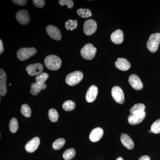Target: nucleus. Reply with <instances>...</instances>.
Here are the masks:
<instances>
[{
    "mask_svg": "<svg viewBox=\"0 0 160 160\" xmlns=\"http://www.w3.org/2000/svg\"><path fill=\"white\" fill-rule=\"evenodd\" d=\"M16 18L20 24L23 25H27L30 21V18L28 12L24 9L18 12L16 15Z\"/></svg>",
    "mask_w": 160,
    "mask_h": 160,
    "instance_id": "10",
    "label": "nucleus"
},
{
    "mask_svg": "<svg viewBox=\"0 0 160 160\" xmlns=\"http://www.w3.org/2000/svg\"><path fill=\"white\" fill-rule=\"evenodd\" d=\"M9 86H11V84H9Z\"/></svg>",
    "mask_w": 160,
    "mask_h": 160,
    "instance_id": "39",
    "label": "nucleus"
},
{
    "mask_svg": "<svg viewBox=\"0 0 160 160\" xmlns=\"http://www.w3.org/2000/svg\"><path fill=\"white\" fill-rule=\"evenodd\" d=\"M37 52L36 49L33 47L21 48L17 52V57L20 61H24L33 56Z\"/></svg>",
    "mask_w": 160,
    "mask_h": 160,
    "instance_id": "5",
    "label": "nucleus"
},
{
    "mask_svg": "<svg viewBox=\"0 0 160 160\" xmlns=\"http://www.w3.org/2000/svg\"><path fill=\"white\" fill-rule=\"evenodd\" d=\"M4 51V47L2 40H0V54H2Z\"/></svg>",
    "mask_w": 160,
    "mask_h": 160,
    "instance_id": "35",
    "label": "nucleus"
},
{
    "mask_svg": "<svg viewBox=\"0 0 160 160\" xmlns=\"http://www.w3.org/2000/svg\"><path fill=\"white\" fill-rule=\"evenodd\" d=\"M97 49L92 44H87L81 49L82 57L87 60H92L96 53Z\"/></svg>",
    "mask_w": 160,
    "mask_h": 160,
    "instance_id": "3",
    "label": "nucleus"
},
{
    "mask_svg": "<svg viewBox=\"0 0 160 160\" xmlns=\"http://www.w3.org/2000/svg\"><path fill=\"white\" fill-rule=\"evenodd\" d=\"M98 94L97 87L95 85H92L87 90L86 92V99L88 102H92L96 99Z\"/></svg>",
    "mask_w": 160,
    "mask_h": 160,
    "instance_id": "14",
    "label": "nucleus"
},
{
    "mask_svg": "<svg viewBox=\"0 0 160 160\" xmlns=\"http://www.w3.org/2000/svg\"><path fill=\"white\" fill-rule=\"evenodd\" d=\"M77 13L81 17L88 18L92 15L91 10L88 9H79L77 10Z\"/></svg>",
    "mask_w": 160,
    "mask_h": 160,
    "instance_id": "29",
    "label": "nucleus"
},
{
    "mask_svg": "<svg viewBox=\"0 0 160 160\" xmlns=\"http://www.w3.org/2000/svg\"><path fill=\"white\" fill-rule=\"evenodd\" d=\"M145 106L144 104L139 103V104H135L134 106L130 109V112L131 114H135V113H139L145 111Z\"/></svg>",
    "mask_w": 160,
    "mask_h": 160,
    "instance_id": "21",
    "label": "nucleus"
},
{
    "mask_svg": "<svg viewBox=\"0 0 160 160\" xmlns=\"http://www.w3.org/2000/svg\"><path fill=\"white\" fill-rule=\"evenodd\" d=\"M115 64L116 68L122 71H127L131 67L129 61L123 58H118Z\"/></svg>",
    "mask_w": 160,
    "mask_h": 160,
    "instance_id": "17",
    "label": "nucleus"
},
{
    "mask_svg": "<svg viewBox=\"0 0 160 160\" xmlns=\"http://www.w3.org/2000/svg\"><path fill=\"white\" fill-rule=\"evenodd\" d=\"M160 43V33H155L151 34L147 43V47L152 52L157 51Z\"/></svg>",
    "mask_w": 160,
    "mask_h": 160,
    "instance_id": "2",
    "label": "nucleus"
},
{
    "mask_svg": "<svg viewBox=\"0 0 160 160\" xmlns=\"http://www.w3.org/2000/svg\"><path fill=\"white\" fill-rule=\"evenodd\" d=\"M21 113L24 116L27 118H30L31 116V109L28 105L23 104L21 107Z\"/></svg>",
    "mask_w": 160,
    "mask_h": 160,
    "instance_id": "30",
    "label": "nucleus"
},
{
    "mask_svg": "<svg viewBox=\"0 0 160 160\" xmlns=\"http://www.w3.org/2000/svg\"><path fill=\"white\" fill-rule=\"evenodd\" d=\"M46 88V84L39 85L36 82L33 83L32 84L31 88H30V93L32 95H37L39 93L41 90L45 89Z\"/></svg>",
    "mask_w": 160,
    "mask_h": 160,
    "instance_id": "20",
    "label": "nucleus"
},
{
    "mask_svg": "<svg viewBox=\"0 0 160 160\" xmlns=\"http://www.w3.org/2000/svg\"><path fill=\"white\" fill-rule=\"evenodd\" d=\"M83 78L82 72L76 71L69 73L66 76V82L70 86H74L79 84Z\"/></svg>",
    "mask_w": 160,
    "mask_h": 160,
    "instance_id": "4",
    "label": "nucleus"
},
{
    "mask_svg": "<svg viewBox=\"0 0 160 160\" xmlns=\"http://www.w3.org/2000/svg\"><path fill=\"white\" fill-rule=\"evenodd\" d=\"M145 117H146L145 111L141 113L131 114L128 117V122L131 125H137L142 122Z\"/></svg>",
    "mask_w": 160,
    "mask_h": 160,
    "instance_id": "12",
    "label": "nucleus"
},
{
    "mask_svg": "<svg viewBox=\"0 0 160 160\" xmlns=\"http://www.w3.org/2000/svg\"><path fill=\"white\" fill-rule=\"evenodd\" d=\"M103 133L104 132L102 128L100 127L95 128L89 134V139L93 142H98L102 137Z\"/></svg>",
    "mask_w": 160,
    "mask_h": 160,
    "instance_id": "16",
    "label": "nucleus"
},
{
    "mask_svg": "<svg viewBox=\"0 0 160 160\" xmlns=\"http://www.w3.org/2000/svg\"><path fill=\"white\" fill-rule=\"evenodd\" d=\"M48 115L49 119L52 122H57L59 118V114L57 111L54 109H49Z\"/></svg>",
    "mask_w": 160,
    "mask_h": 160,
    "instance_id": "27",
    "label": "nucleus"
},
{
    "mask_svg": "<svg viewBox=\"0 0 160 160\" xmlns=\"http://www.w3.org/2000/svg\"><path fill=\"white\" fill-rule=\"evenodd\" d=\"M43 66L41 63H36L31 64L27 66L26 71L28 74L31 76L38 75L42 73L43 71Z\"/></svg>",
    "mask_w": 160,
    "mask_h": 160,
    "instance_id": "8",
    "label": "nucleus"
},
{
    "mask_svg": "<svg viewBox=\"0 0 160 160\" xmlns=\"http://www.w3.org/2000/svg\"><path fill=\"white\" fill-rule=\"evenodd\" d=\"M45 64L49 70L55 71L60 69L62 65V60L59 57L54 55H50L45 58Z\"/></svg>",
    "mask_w": 160,
    "mask_h": 160,
    "instance_id": "1",
    "label": "nucleus"
},
{
    "mask_svg": "<svg viewBox=\"0 0 160 160\" xmlns=\"http://www.w3.org/2000/svg\"><path fill=\"white\" fill-rule=\"evenodd\" d=\"M66 143V140L63 138H60L54 141L52 144V148L55 150L61 149Z\"/></svg>",
    "mask_w": 160,
    "mask_h": 160,
    "instance_id": "25",
    "label": "nucleus"
},
{
    "mask_svg": "<svg viewBox=\"0 0 160 160\" xmlns=\"http://www.w3.org/2000/svg\"><path fill=\"white\" fill-rule=\"evenodd\" d=\"M121 141L123 146L128 149H132L134 148V144L131 138L128 135L122 133L121 135Z\"/></svg>",
    "mask_w": 160,
    "mask_h": 160,
    "instance_id": "19",
    "label": "nucleus"
},
{
    "mask_svg": "<svg viewBox=\"0 0 160 160\" xmlns=\"http://www.w3.org/2000/svg\"><path fill=\"white\" fill-rule=\"evenodd\" d=\"M110 38L112 42L115 44L119 45L122 44L124 40V34L122 31L120 29L116 30L112 33Z\"/></svg>",
    "mask_w": 160,
    "mask_h": 160,
    "instance_id": "18",
    "label": "nucleus"
},
{
    "mask_svg": "<svg viewBox=\"0 0 160 160\" xmlns=\"http://www.w3.org/2000/svg\"><path fill=\"white\" fill-rule=\"evenodd\" d=\"M75 103L72 101H66L62 105V108L66 111H70L73 110L75 108Z\"/></svg>",
    "mask_w": 160,
    "mask_h": 160,
    "instance_id": "28",
    "label": "nucleus"
},
{
    "mask_svg": "<svg viewBox=\"0 0 160 160\" xmlns=\"http://www.w3.org/2000/svg\"><path fill=\"white\" fill-rule=\"evenodd\" d=\"M47 33L52 39L60 41L62 38V34L59 29L57 27L52 25H49L46 27Z\"/></svg>",
    "mask_w": 160,
    "mask_h": 160,
    "instance_id": "9",
    "label": "nucleus"
},
{
    "mask_svg": "<svg viewBox=\"0 0 160 160\" xmlns=\"http://www.w3.org/2000/svg\"><path fill=\"white\" fill-rule=\"evenodd\" d=\"M49 78V74L46 72H42L38 75L36 78V81L38 84L42 85L45 84V82Z\"/></svg>",
    "mask_w": 160,
    "mask_h": 160,
    "instance_id": "22",
    "label": "nucleus"
},
{
    "mask_svg": "<svg viewBox=\"0 0 160 160\" xmlns=\"http://www.w3.org/2000/svg\"><path fill=\"white\" fill-rule=\"evenodd\" d=\"M59 4L62 6H66L69 9L72 8L74 5V3L72 0H59Z\"/></svg>",
    "mask_w": 160,
    "mask_h": 160,
    "instance_id": "32",
    "label": "nucleus"
},
{
    "mask_svg": "<svg viewBox=\"0 0 160 160\" xmlns=\"http://www.w3.org/2000/svg\"><path fill=\"white\" fill-rule=\"evenodd\" d=\"M129 82L130 86L136 90H140L142 89V83L139 77L136 75L132 74L129 76Z\"/></svg>",
    "mask_w": 160,
    "mask_h": 160,
    "instance_id": "11",
    "label": "nucleus"
},
{
    "mask_svg": "<svg viewBox=\"0 0 160 160\" xmlns=\"http://www.w3.org/2000/svg\"><path fill=\"white\" fill-rule=\"evenodd\" d=\"M97 29V24L94 20L89 19L85 22L83 29L85 34L90 36L95 33Z\"/></svg>",
    "mask_w": 160,
    "mask_h": 160,
    "instance_id": "6",
    "label": "nucleus"
},
{
    "mask_svg": "<svg viewBox=\"0 0 160 160\" xmlns=\"http://www.w3.org/2000/svg\"><path fill=\"white\" fill-rule=\"evenodd\" d=\"M152 132L155 134L160 133V119L156 121L151 126Z\"/></svg>",
    "mask_w": 160,
    "mask_h": 160,
    "instance_id": "31",
    "label": "nucleus"
},
{
    "mask_svg": "<svg viewBox=\"0 0 160 160\" xmlns=\"http://www.w3.org/2000/svg\"><path fill=\"white\" fill-rule=\"evenodd\" d=\"M33 5L39 8H42L45 5V2L43 0H33Z\"/></svg>",
    "mask_w": 160,
    "mask_h": 160,
    "instance_id": "33",
    "label": "nucleus"
},
{
    "mask_svg": "<svg viewBox=\"0 0 160 160\" xmlns=\"http://www.w3.org/2000/svg\"><path fill=\"white\" fill-rule=\"evenodd\" d=\"M7 93L6 88V74L3 69L0 70V94L2 96L6 95Z\"/></svg>",
    "mask_w": 160,
    "mask_h": 160,
    "instance_id": "15",
    "label": "nucleus"
},
{
    "mask_svg": "<svg viewBox=\"0 0 160 160\" xmlns=\"http://www.w3.org/2000/svg\"><path fill=\"white\" fill-rule=\"evenodd\" d=\"M116 160H124L121 157L118 158Z\"/></svg>",
    "mask_w": 160,
    "mask_h": 160,
    "instance_id": "37",
    "label": "nucleus"
},
{
    "mask_svg": "<svg viewBox=\"0 0 160 160\" xmlns=\"http://www.w3.org/2000/svg\"><path fill=\"white\" fill-rule=\"evenodd\" d=\"M78 22L76 20H69L65 23V27L67 30H72L78 27Z\"/></svg>",
    "mask_w": 160,
    "mask_h": 160,
    "instance_id": "26",
    "label": "nucleus"
},
{
    "mask_svg": "<svg viewBox=\"0 0 160 160\" xmlns=\"http://www.w3.org/2000/svg\"><path fill=\"white\" fill-rule=\"evenodd\" d=\"M149 132H150V133H151V132H152L151 129H150V130H149Z\"/></svg>",
    "mask_w": 160,
    "mask_h": 160,
    "instance_id": "38",
    "label": "nucleus"
},
{
    "mask_svg": "<svg viewBox=\"0 0 160 160\" xmlns=\"http://www.w3.org/2000/svg\"><path fill=\"white\" fill-rule=\"evenodd\" d=\"M12 2L18 6H24L27 3V1L26 0H13L12 1Z\"/></svg>",
    "mask_w": 160,
    "mask_h": 160,
    "instance_id": "34",
    "label": "nucleus"
},
{
    "mask_svg": "<svg viewBox=\"0 0 160 160\" xmlns=\"http://www.w3.org/2000/svg\"><path fill=\"white\" fill-rule=\"evenodd\" d=\"M40 139L38 137H35L30 140L25 146V149L28 152H33L38 149L39 146Z\"/></svg>",
    "mask_w": 160,
    "mask_h": 160,
    "instance_id": "13",
    "label": "nucleus"
},
{
    "mask_svg": "<svg viewBox=\"0 0 160 160\" xmlns=\"http://www.w3.org/2000/svg\"><path fill=\"white\" fill-rule=\"evenodd\" d=\"M138 160H150V158L148 156L145 155L141 157Z\"/></svg>",
    "mask_w": 160,
    "mask_h": 160,
    "instance_id": "36",
    "label": "nucleus"
},
{
    "mask_svg": "<svg viewBox=\"0 0 160 160\" xmlns=\"http://www.w3.org/2000/svg\"><path fill=\"white\" fill-rule=\"evenodd\" d=\"M9 129L12 133H15L18 129V123L17 119L15 118H12L10 120L9 125Z\"/></svg>",
    "mask_w": 160,
    "mask_h": 160,
    "instance_id": "24",
    "label": "nucleus"
},
{
    "mask_svg": "<svg viewBox=\"0 0 160 160\" xmlns=\"http://www.w3.org/2000/svg\"><path fill=\"white\" fill-rule=\"evenodd\" d=\"M112 96L117 102L122 104L125 101L122 89L118 86H114L112 89Z\"/></svg>",
    "mask_w": 160,
    "mask_h": 160,
    "instance_id": "7",
    "label": "nucleus"
},
{
    "mask_svg": "<svg viewBox=\"0 0 160 160\" xmlns=\"http://www.w3.org/2000/svg\"><path fill=\"white\" fill-rule=\"evenodd\" d=\"M75 154V150L73 148H71L65 151L63 154V157L65 160H71L74 158Z\"/></svg>",
    "mask_w": 160,
    "mask_h": 160,
    "instance_id": "23",
    "label": "nucleus"
}]
</instances>
